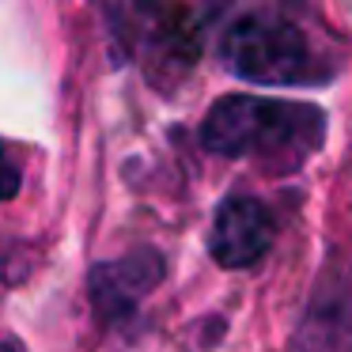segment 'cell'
<instances>
[{"instance_id":"7","label":"cell","mask_w":352,"mask_h":352,"mask_svg":"<svg viewBox=\"0 0 352 352\" xmlns=\"http://www.w3.org/2000/svg\"><path fill=\"white\" fill-rule=\"evenodd\" d=\"M0 352H23V349H19L16 341H4V337H0Z\"/></svg>"},{"instance_id":"1","label":"cell","mask_w":352,"mask_h":352,"mask_svg":"<svg viewBox=\"0 0 352 352\" xmlns=\"http://www.w3.org/2000/svg\"><path fill=\"white\" fill-rule=\"evenodd\" d=\"M201 148L223 160H258L261 167L288 175L299 170L326 140V110L311 102L223 95L201 118Z\"/></svg>"},{"instance_id":"4","label":"cell","mask_w":352,"mask_h":352,"mask_svg":"<svg viewBox=\"0 0 352 352\" xmlns=\"http://www.w3.org/2000/svg\"><path fill=\"white\" fill-rule=\"evenodd\" d=\"M163 280V254L152 246H137L118 261H99L87 273L91 311L102 326H122L133 318L140 299Z\"/></svg>"},{"instance_id":"5","label":"cell","mask_w":352,"mask_h":352,"mask_svg":"<svg viewBox=\"0 0 352 352\" xmlns=\"http://www.w3.org/2000/svg\"><path fill=\"white\" fill-rule=\"evenodd\" d=\"M276 220L265 201L250 193H231L220 201L208 231V254L223 269H250L273 250Z\"/></svg>"},{"instance_id":"2","label":"cell","mask_w":352,"mask_h":352,"mask_svg":"<svg viewBox=\"0 0 352 352\" xmlns=\"http://www.w3.org/2000/svg\"><path fill=\"white\" fill-rule=\"evenodd\" d=\"M216 57L231 76L258 87H303L326 84L329 65L314 50L299 23L273 12H246L223 27Z\"/></svg>"},{"instance_id":"6","label":"cell","mask_w":352,"mask_h":352,"mask_svg":"<svg viewBox=\"0 0 352 352\" xmlns=\"http://www.w3.org/2000/svg\"><path fill=\"white\" fill-rule=\"evenodd\" d=\"M19 186H23V167H19L16 152H12L4 140H0V205L16 197Z\"/></svg>"},{"instance_id":"3","label":"cell","mask_w":352,"mask_h":352,"mask_svg":"<svg viewBox=\"0 0 352 352\" xmlns=\"http://www.w3.org/2000/svg\"><path fill=\"white\" fill-rule=\"evenodd\" d=\"M110 19H122L114 34L129 42L144 57L148 80L170 87L175 80L190 76L205 46V23L212 19L208 8H178V4H152V8H107Z\"/></svg>"}]
</instances>
